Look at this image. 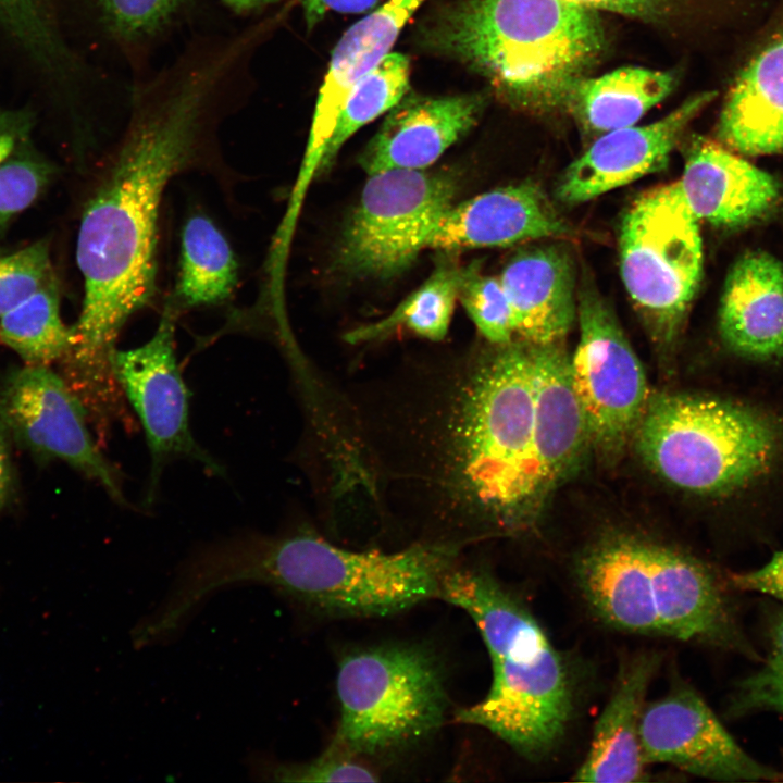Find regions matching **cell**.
Segmentation results:
<instances>
[{
	"label": "cell",
	"mask_w": 783,
	"mask_h": 783,
	"mask_svg": "<svg viewBox=\"0 0 783 783\" xmlns=\"http://www.w3.org/2000/svg\"><path fill=\"white\" fill-rule=\"evenodd\" d=\"M219 74L217 62L192 70L140 108L84 207L76 241L84 298L74 345L62 361L77 380L113 377L116 338L154 295L162 199L198 154Z\"/></svg>",
	"instance_id": "6da1fadb"
},
{
	"label": "cell",
	"mask_w": 783,
	"mask_h": 783,
	"mask_svg": "<svg viewBox=\"0 0 783 783\" xmlns=\"http://www.w3.org/2000/svg\"><path fill=\"white\" fill-rule=\"evenodd\" d=\"M460 547L415 542L385 552L350 550L306 525L241 532L195 548L182 564L187 594L203 601L239 583L266 585L295 605L346 617H386L438 598Z\"/></svg>",
	"instance_id": "7a4b0ae2"
},
{
	"label": "cell",
	"mask_w": 783,
	"mask_h": 783,
	"mask_svg": "<svg viewBox=\"0 0 783 783\" xmlns=\"http://www.w3.org/2000/svg\"><path fill=\"white\" fill-rule=\"evenodd\" d=\"M414 40L531 114L564 111L571 89L608 45L598 12L567 0H453L422 20Z\"/></svg>",
	"instance_id": "3957f363"
},
{
	"label": "cell",
	"mask_w": 783,
	"mask_h": 783,
	"mask_svg": "<svg viewBox=\"0 0 783 783\" xmlns=\"http://www.w3.org/2000/svg\"><path fill=\"white\" fill-rule=\"evenodd\" d=\"M574 579L592 613L610 627L760 660L729 576L678 547L637 534H607L581 554Z\"/></svg>",
	"instance_id": "277c9868"
},
{
	"label": "cell",
	"mask_w": 783,
	"mask_h": 783,
	"mask_svg": "<svg viewBox=\"0 0 783 783\" xmlns=\"http://www.w3.org/2000/svg\"><path fill=\"white\" fill-rule=\"evenodd\" d=\"M438 598L464 610L487 647L493 681L459 722L483 728L520 755L539 758L562 738L572 714V686L561 655L530 610L485 571L445 574Z\"/></svg>",
	"instance_id": "5b68a950"
},
{
	"label": "cell",
	"mask_w": 783,
	"mask_h": 783,
	"mask_svg": "<svg viewBox=\"0 0 783 783\" xmlns=\"http://www.w3.org/2000/svg\"><path fill=\"white\" fill-rule=\"evenodd\" d=\"M633 439L646 465L670 485L725 495L767 475L783 453L771 415L722 399L650 395Z\"/></svg>",
	"instance_id": "8992f818"
},
{
	"label": "cell",
	"mask_w": 783,
	"mask_h": 783,
	"mask_svg": "<svg viewBox=\"0 0 783 783\" xmlns=\"http://www.w3.org/2000/svg\"><path fill=\"white\" fill-rule=\"evenodd\" d=\"M339 721L328 750L350 757L413 744L443 723L440 668L418 646L384 645L347 654L336 676Z\"/></svg>",
	"instance_id": "52a82bcc"
},
{
	"label": "cell",
	"mask_w": 783,
	"mask_h": 783,
	"mask_svg": "<svg viewBox=\"0 0 783 783\" xmlns=\"http://www.w3.org/2000/svg\"><path fill=\"white\" fill-rule=\"evenodd\" d=\"M619 268L624 288L652 339L678 336L703 274L699 221L678 182L639 194L619 228Z\"/></svg>",
	"instance_id": "ba28073f"
},
{
	"label": "cell",
	"mask_w": 783,
	"mask_h": 783,
	"mask_svg": "<svg viewBox=\"0 0 783 783\" xmlns=\"http://www.w3.org/2000/svg\"><path fill=\"white\" fill-rule=\"evenodd\" d=\"M459 183V175L447 170L370 174L344 225L337 268L360 278L400 275L425 249L434 224L453 204Z\"/></svg>",
	"instance_id": "9c48e42d"
},
{
	"label": "cell",
	"mask_w": 783,
	"mask_h": 783,
	"mask_svg": "<svg viewBox=\"0 0 783 783\" xmlns=\"http://www.w3.org/2000/svg\"><path fill=\"white\" fill-rule=\"evenodd\" d=\"M579 341L570 357L573 389L589 445L617 459L633 440L650 393L645 371L611 308L589 278L577 287Z\"/></svg>",
	"instance_id": "30bf717a"
},
{
	"label": "cell",
	"mask_w": 783,
	"mask_h": 783,
	"mask_svg": "<svg viewBox=\"0 0 783 783\" xmlns=\"http://www.w3.org/2000/svg\"><path fill=\"white\" fill-rule=\"evenodd\" d=\"M176 313V306L167 303L147 343L129 350L115 349L112 355L115 376L141 422L149 448L146 507L156 500L162 472L172 460H195L210 473L224 474V468L199 445L189 428V393L174 347Z\"/></svg>",
	"instance_id": "8fae6325"
},
{
	"label": "cell",
	"mask_w": 783,
	"mask_h": 783,
	"mask_svg": "<svg viewBox=\"0 0 783 783\" xmlns=\"http://www.w3.org/2000/svg\"><path fill=\"white\" fill-rule=\"evenodd\" d=\"M0 420L10 436L30 451L66 462L97 481L115 502L129 506L123 475L92 439L83 403L48 365L26 364L5 375L0 384Z\"/></svg>",
	"instance_id": "7c38bea8"
},
{
	"label": "cell",
	"mask_w": 783,
	"mask_h": 783,
	"mask_svg": "<svg viewBox=\"0 0 783 783\" xmlns=\"http://www.w3.org/2000/svg\"><path fill=\"white\" fill-rule=\"evenodd\" d=\"M644 758L688 774L723 782L782 781L783 772L750 756L706 700L680 685L646 704L639 725Z\"/></svg>",
	"instance_id": "4fadbf2b"
},
{
	"label": "cell",
	"mask_w": 783,
	"mask_h": 783,
	"mask_svg": "<svg viewBox=\"0 0 783 783\" xmlns=\"http://www.w3.org/2000/svg\"><path fill=\"white\" fill-rule=\"evenodd\" d=\"M716 97V91L696 94L654 123L595 138L561 175L557 199L568 206L580 204L661 171L687 126Z\"/></svg>",
	"instance_id": "5bb4252c"
},
{
	"label": "cell",
	"mask_w": 783,
	"mask_h": 783,
	"mask_svg": "<svg viewBox=\"0 0 783 783\" xmlns=\"http://www.w3.org/2000/svg\"><path fill=\"white\" fill-rule=\"evenodd\" d=\"M571 233L544 190L522 182L480 194L450 206L431 229L425 249L508 247L559 239Z\"/></svg>",
	"instance_id": "9a60e30c"
},
{
	"label": "cell",
	"mask_w": 783,
	"mask_h": 783,
	"mask_svg": "<svg viewBox=\"0 0 783 783\" xmlns=\"http://www.w3.org/2000/svg\"><path fill=\"white\" fill-rule=\"evenodd\" d=\"M486 104L482 92L431 97L408 90L387 112L358 163L368 175L427 169L476 125Z\"/></svg>",
	"instance_id": "2e32d148"
},
{
	"label": "cell",
	"mask_w": 783,
	"mask_h": 783,
	"mask_svg": "<svg viewBox=\"0 0 783 783\" xmlns=\"http://www.w3.org/2000/svg\"><path fill=\"white\" fill-rule=\"evenodd\" d=\"M499 279L511 308L514 340L563 343L577 318L575 268L566 245L552 241L519 250Z\"/></svg>",
	"instance_id": "e0dca14e"
},
{
	"label": "cell",
	"mask_w": 783,
	"mask_h": 783,
	"mask_svg": "<svg viewBox=\"0 0 783 783\" xmlns=\"http://www.w3.org/2000/svg\"><path fill=\"white\" fill-rule=\"evenodd\" d=\"M696 219L741 227L763 217L780 199L778 182L719 141L695 138L678 181Z\"/></svg>",
	"instance_id": "ac0fdd59"
},
{
	"label": "cell",
	"mask_w": 783,
	"mask_h": 783,
	"mask_svg": "<svg viewBox=\"0 0 783 783\" xmlns=\"http://www.w3.org/2000/svg\"><path fill=\"white\" fill-rule=\"evenodd\" d=\"M534 376V461L539 493L550 494L576 470L589 445L563 343L531 344Z\"/></svg>",
	"instance_id": "d6986e66"
},
{
	"label": "cell",
	"mask_w": 783,
	"mask_h": 783,
	"mask_svg": "<svg viewBox=\"0 0 783 783\" xmlns=\"http://www.w3.org/2000/svg\"><path fill=\"white\" fill-rule=\"evenodd\" d=\"M722 340L737 353L783 355V264L772 254L743 253L731 266L718 312Z\"/></svg>",
	"instance_id": "ffe728a7"
},
{
	"label": "cell",
	"mask_w": 783,
	"mask_h": 783,
	"mask_svg": "<svg viewBox=\"0 0 783 783\" xmlns=\"http://www.w3.org/2000/svg\"><path fill=\"white\" fill-rule=\"evenodd\" d=\"M717 137L741 154L783 153V21L732 83Z\"/></svg>",
	"instance_id": "44dd1931"
},
{
	"label": "cell",
	"mask_w": 783,
	"mask_h": 783,
	"mask_svg": "<svg viewBox=\"0 0 783 783\" xmlns=\"http://www.w3.org/2000/svg\"><path fill=\"white\" fill-rule=\"evenodd\" d=\"M657 664L655 655L641 654L621 669L609 701L594 725L589 749L574 781L634 783L649 780L639 725Z\"/></svg>",
	"instance_id": "7402d4cb"
},
{
	"label": "cell",
	"mask_w": 783,
	"mask_h": 783,
	"mask_svg": "<svg viewBox=\"0 0 783 783\" xmlns=\"http://www.w3.org/2000/svg\"><path fill=\"white\" fill-rule=\"evenodd\" d=\"M425 0H387L349 27L332 51L310 134L330 139L340 109L358 79L388 53Z\"/></svg>",
	"instance_id": "603a6c76"
},
{
	"label": "cell",
	"mask_w": 783,
	"mask_h": 783,
	"mask_svg": "<svg viewBox=\"0 0 783 783\" xmlns=\"http://www.w3.org/2000/svg\"><path fill=\"white\" fill-rule=\"evenodd\" d=\"M673 71L625 66L581 79L570 91L568 112L586 137L635 125L666 99L678 84Z\"/></svg>",
	"instance_id": "cb8c5ba5"
},
{
	"label": "cell",
	"mask_w": 783,
	"mask_h": 783,
	"mask_svg": "<svg viewBox=\"0 0 783 783\" xmlns=\"http://www.w3.org/2000/svg\"><path fill=\"white\" fill-rule=\"evenodd\" d=\"M238 264L222 232L204 215L189 217L182 232L175 304L209 306L228 298Z\"/></svg>",
	"instance_id": "d4e9b609"
},
{
	"label": "cell",
	"mask_w": 783,
	"mask_h": 783,
	"mask_svg": "<svg viewBox=\"0 0 783 783\" xmlns=\"http://www.w3.org/2000/svg\"><path fill=\"white\" fill-rule=\"evenodd\" d=\"M461 271L452 258L442 259L427 279L388 315L347 332L344 339L352 345L370 343L403 328L431 341L443 340L458 300Z\"/></svg>",
	"instance_id": "484cf974"
},
{
	"label": "cell",
	"mask_w": 783,
	"mask_h": 783,
	"mask_svg": "<svg viewBox=\"0 0 783 783\" xmlns=\"http://www.w3.org/2000/svg\"><path fill=\"white\" fill-rule=\"evenodd\" d=\"M0 340L26 364L62 361L74 345V330L60 314V287L55 275L0 316Z\"/></svg>",
	"instance_id": "4316f807"
},
{
	"label": "cell",
	"mask_w": 783,
	"mask_h": 783,
	"mask_svg": "<svg viewBox=\"0 0 783 783\" xmlns=\"http://www.w3.org/2000/svg\"><path fill=\"white\" fill-rule=\"evenodd\" d=\"M410 62L401 53H388L361 76L338 114L320 172L328 171L343 145L365 124L388 112L409 90Z\"/></svg>",
	"instance_id": "83f0119b"
},
{
	"label": "cell",
	"mask_w": 783,
	"mask_h": 783,
	"mask_svg": "<svg viewBox=\"0 0 783 783\" xmlns=\"http://www.w3.org/2000/svg\"><path fill=\"white\" fill-rule=\"evenodd\" d=\"M759 712L783 716V606L770 617L765 660L756 671L738 681L728 704L731 718Z\"/></svg>",
	"instance_id": "f1b7e54d"
},
{
	"label": "cell",
	"mask_w": 783,
	"mask_h": 783,
	"mask_svg": "<svg viewBox=\"0 0 783 783\" xmlns=\"http://www.w3.org/2000/svg\"><path fill=\"white\" fill-rule=\"evenodd\" d=\"M458 299L487 343L514 340L512 312L499 276L483 273L478 262L462 266Z\"/></svg>",
	"instance_id": "f546056e"
},
{
	"label": "cell",
	"mask_w": 783,
	"mask_h": 783,
	"mask_svg": "<svg viewBox=\"0 0 783 783\" xmlns=\"http://www.w3.org/2000/svg\"><path fill=\"white\" fill-rule=\"evenodd\" d=\"M54 174L52 163L26 149L0 162V234L40 196Z\"/></svg>",
	"instance_id": "4dcf8cb0"
},
{
	"label": "cell",
	"mask_w": 783,
	"mask_h": 783,
	"mask_svg": "<svg viewBox=\"0 0 783 783\" xmlns=\"http://www.w3.org/2000/svg\"><path fill=\"white\" fill-rule=\"evenodd\" d=\"M54 275L47 239L0 257V316Z\"/></svg>",
	"instance_id": "1f68e13d"
},
{
	"label": "cell",
	"mask_w": 783,
	"mask_h": 783,
	"mask_svg": "<svg viewBox=\"0 0 783 783\" xmlns=\"http://www.w3.org/2000/svg\"><path fill=\"white\" fill-rule=\"evenodd\" d=\"M0 26L35 60L49 58L61 44L44 0H0Z\"/></svg>",
	"instance_id": "d6a6232c"
},
{
	"label": "cell",
	"mask_w": 783,
	"mask_h": 783,
	"mask_svg": "<svg viewBox=\"0 0 783 783\" xmlns=\"http://www.w3.org/2000/svg\"><path fill=\"white\" fill-rule=\"evenodd\" d=\"M110 30L124 40L148 36L159 29L182 0H99Z\"/></svg>",
	"instance_id": "836d02e7"
},
{
	"label": "cell",
	"mask_w": 783,
	"mask_h": 783,
	"mask_svg": "<svg viewBox=\"0 0 783 783\" xmlns=\"http://www.w3.org/2000/svg\"><path fill=\"white\" fill-rule=\"evenodd\" d=\"M353 757L336 751L326 750L322 756L304 763L282 765L271 771L259 774H269L273 781L281 782H376L378 778L366 766L352 759Z\"/></svg>",
	"instance_id": "e575fe53"
},
{
	"label": "cell",
	"mask_w": 783,
	"mask_h": 783,
	"mask_svg": "<svg viewBox=\"0 0 783 783\" xmlns=\"http://www.w3.org/2000/svg\"><path fill=\"white\" fill-rule=\"evenodd\" d=\"M593 11H607L656 26H671L687 17L699 0H567Z\"/></svg>",
	"instance_id": "d590c367"
},
{
	"label": "cell",
	"mask_w": 783,
	"mask_h": 783,
	"mask_svg": "<svg viewBox=\"0 0 783 783\" xmlns=\"http://www.w3.org/2000/svg\"><path fill=\"white\" fill-rule=\"evenodd\" d=\"M237 13H245L288 0H220ZM303 11L308 29H312L330 12L360 14L370 12L380 0H297Z\"/></svg>",
	"instance_id": "8d00e7d4"
},
{
	"label": "cell",
	"mask_w": 783,
	"mask_h": 783,
	"mask_svg": "<svg viewBox=\"0 0 783 783\" xmlns=\"http://www.w3.org/2000/svg\"><path fill=\"white\" fill-rule=\"evenodd\" d=\"M735 591L768 595L783 604V551L775 552L762 567L729 575Z\"/></svg>",
	"instance_id": "74e56055"
},
{
	"label": "cell",
	"mask_w": 783,
	"mask_h": 783,
	"mask_svg": "<svg viewBox=\"0 0 783 783\" xmlns=\"http://www.w3.org/2000/svg\"><path fill=\"white\" fill-rule=\"evenodd\" d=\"M9 432L0 420V510L5 506L13 485Z\"/></svg>",
	"instance_id": "f35d334b"
}]
</instances>
